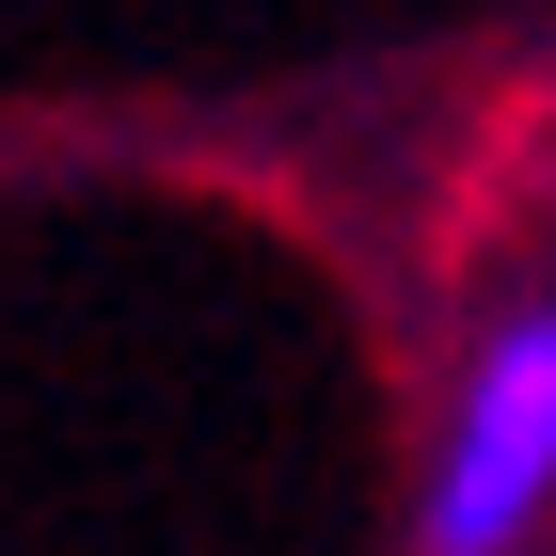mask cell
Returning <instances> with one entry per match:
<instances>
[{"label": "cell", "instance_id": "cell-1", "mask_svg": "<svg viewBox=\"0 0 556 556\" xmlns=\"http://www.w3.org/2000/svg\"><path fill=\"white\" fill-rule=\"evenodd\" d=\"M541 509H556V302H525V318L477 334L462 397H445L414 556H509Z\"/></svg>", "mask_w": 556, "mask_h": 556}]
</instances>
